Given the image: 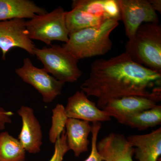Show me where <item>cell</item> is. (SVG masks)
<instances>
[{
    "label": "cell",
    "instance_id": "8",
    "mask_svg": "<svg viewBox=\"0 0 161 161\" xmlns=\"http://www.w3.org/2000/svg\"><path fill=\"white\" fill-rule=\"evenodd\" d=\"M19 47L35 56L36 47L30 38L26 21L23 19H13L0 22V49L3 58L10 49Z\"/></svg>",
    "mask_w": 161,
    "mask_h": 161
},
{
    "label": "cell",
    "instance_id": "13",
    "mask_svg": "<svg viewBox=\"0 0 161 161\" xmlns=\"http://www.w3.org/2000/svg\"><path fill=\"white\" fill-rule=\"evenodd\" d=\"M127 139L135 147V158L139 161H159L161 155V128L148 134L129 136Z\"/></svg>",
    "mask_w": 161,
    "mask_h": 161
},
{
    "label": "cell",
    "instance_id": "2",
    "mask_svg": "<svg viewBox=\"0 0 161 161\" xmlns=\"http://www.w3.org/2000/svg\"><path fill=\"white\" fill-rule=\"evenodd\" d=\"M119 24V21L109 19L100 26L71 34L62 47L78 60L106 54L113 45L110 35Z\"/></svg>",
    "mask_w": 161,
    "mask_h": 161
},
{
    "label": "cell",
    "instance_id": "5",
    "mask_svg": "<svg viewBox=\"0 0 161 161\" xmlns=\"http://www.w3.org/2000/svg\"><path fill=\"white\" fill-rule=\"evenodd\" d=\"M65 13L61 7L50 13L37 15L26 21V29L31 40H38L51 46L53 41L67 43L69 34L65 21Z\"/></svg>",
    "mask_w": 161,
    "mask_h": 161
},
{
    "label": "cell",
    "instance_id": "19",
    "mask_svg": "<svg viewBox=\"0 0 161 161\" xmlns=\"http://www.w3.org/2000/svg\"><path fill=\"white\" fill-rule=\"evenodd\" d=\"M161 124V106L156 105L150 109L145 110L132 115L125 125L140 130H147Z\"/></svg>",
    "mask_w": 161,
    "mask_h": 161
},
{
    "label": "cell",
    "instance_id": "1",
    "mask_svg": "<svg viewBox=\"0 0 161 161\" xmlns=\"http://www.w3.org/2000/svg\"><path fill=\"white\" fill-rule=\"evenodd\" d=\"M80 89L87 97L97 98L100 109L110 101L125 96H142L158 103L161 100V73L136 63L124 52L94 61Z\"/></svg>",
    "mask_w": 161,
    "mask_h": 161
},
{
    "label": "cell",
    "instance_id": "15",
    "mask_svg": "<svg viewBox=\"0 0 161 161\" xmlns=\"http://www.w3.org/2000/svg\"><path fill=\"white\" fill-rule=\"evenodd\" d=\"M47 13L30 0H0V22L13 19H33Z\"/></svg>",
    "mask_w": 161,
    "mask_h": 161
},
{
    "label": "cell",
    "instance_id": "22",
    "mask_svg": "<svg viewBox=\"0 0 161 161\" xmlns=\"http://www.w3.org/2000/svg\"><path fill=\"white\" fill-rule=\"evenodd\" d=\"M101 128V123L97 122L93 124L91 131L92 134V150L88 157L84 161H103L96 147L98 133Z\"/></svg>",
    "mask_w": 161,
    "mask_h": 161
},
{
    "label": "cell",
    "instance_id": "9",
    "mask_svg": "<svg viewBox=\"0 0 161 161\" xmlns=\"http://www.w3.org/2000/svg\"><path fill=\"white\" fill-rule=\"evenodd\" d=\"M65 110L68 118L86 121L93 124L111 120L109 115L98 108L81 91H77L68 98Z\"/></svg>",
    "mask_w": 161,
    "mask_h": 161
},
{
    "label": "cell",
    "instance_id": "18",
    "mask_svg": "<svg viewBox=\"0 0 161 161\" xmlns=\"http://www.w3.org/2000/svg\"><path fill=\"white\" fill-rule=\"evenodd\" d=\"M26 152L18 139L7 131L0 133V161H25Z\"/></svg>",
    "mask_w": 161,
    "mask_h": 161
},
{
    "label": "cell",
    "instance_id": "12",
    "mask_svg": "<svg viewBox=\"0 0 161 161\" xmlns=\"http://www.w3.org/2000/svg\"><path fill=\"white\" fill-rule=\"evenodd\" d=\"M104 161H133L135 148L125 136L112 132L96 145Z\"/></svg>",
    "mask_w": 161,
    "mask_h": 161
},
{
    "label": "cell",
    "instance_id": "4",
    "mask_svg": "<svg viewBox=\"0 0 161 161\" xmlns=\"http://www.w3.org/2000/svg\"><path fill=\"white\" fill-rule=\"evenodd\" d=\"M34 53L43 64V69L63 83L75 82L82 75L78 66V60L62 46L36 47Z\"/></svg>",
    "mask_w": 161,
    "mask_h": 161
},
{
    "label": "cell",
    "instance_id": "6",
    "mask_svg": "<svg viewBox=\"0 0 161 161\" xmlns=\"http://www.w3.org/2000/svg\"><path fill=\"white\" fill-rule=\"evenodd\" d=\"M15 73L26 83L34 87L42 95L45 103H50L62 93L64 84L51 76L43 68L36 67L30 58H25L23 66Z\"/></svg>",
    "mask_w": 161,
    "mask_h": 161
},
{
    "label": "cell",
    "instance_id": "11",
    "mask_svg": "<svg viewBox=\"0 0 161 161\" xmlns=\"http://www.w3.org/2000/svg\"><path fill=\"white\" fill-rule=\"evenodd\" d=\"M157 103L152 99L142 96H125L110 101L103 110L110 117H114L119 123L125 125L131 116L152 108Z\"/></svg>",
    "mask_w": 161,
    "mask_h": 161
},
{
    "label": "cell",
    "instance_id": "23",
    "mask_svg": "<svg viewBox=\"0 0 161 161\" xmlns=\"http://www.w3.org/2000/svg\"><path fill=\"white\" fill-rule=\"evenodd\" d=\"M14 113L0 107V131L5 130L8 124L12 122L11 116Z\"/></svg>",
    "mask_w": 161,
    "mask_h": 161
},
{
    "label": "cell",
    "instance_id": "10",
    "mask_svg": "<svg viewBox=\"0 0 161 161\" xmlns=\"http://www.w3.org/2000/svg\"><path fill=\"white\" fill-rule=\"evenodd\" d=\"M18 114L22 121L18 140L26 152L33 154L38 153L41 150L43 133L34 111L31 107L23 105L18 110Z\"/></svg>",
    "mask_w": 161,
    "mask_h": 161
},
{
    "label": "cell",
    "instance_id": "20",
    "mask_svg": "<svg viewBox=\"0 0 161 161\" xmlns=\"http://www.w3.org/2000/svg\"><path fill=\"white\" fill-rule=\"evenodd\" d=\"M68 118L63 105L58 104L53 109L52 125L49 132V140L52 143L55 144L65 130Z\"/></svg>",
    "mask_w": 161,
    "mask_h": 161
},
{
    "label": "cell",
    "instance_id": "3",
    "mask_svg": "<svg viewBox=\"0 0 161 161\" xmlns=\"http://www.w3.org/2000/svg\"><path fill=\"white\" fill-rule=\"evenodd\" d=\"M126 53L136 63L161 73V26L145 23L126 43Z\"/></svg>",
    "mask_w": 161,
    "mask_h": 161
},
{
    "label": "cell",
    "instance_id": "21",
    "mask_svg": "<svg viewBox=\"0 0 161 161\" xmlns=\"http://www.w3.org/2000/svg\"><path fill=\"white\" fill-rule=\"evenodd\" d=\"M54 144V151L49 161H63L64 155L70 150L67 142L65 129Z\"/></svg>",
    "mask_w": 161,
    "mask_h": 161
},
{
    "label": "cell",
    "instance_id": "14",
    "mask_svg": "<svg viewBox=\"0 0 161 161\" xmlns=\"http://www.w3.org/2000/svg\"><path fill=\"white\" fill-rule=\"evenodd\" d=\"M67 142L70 150L76 157L88 150L90 142L88 136L92 126L86 121L68 118L65 126Z\"/></svg>",
    "mask_w": 161,
    "mask_h": 161
},
{
    "label": "cell",
    "instance_id": "17",
    "mask_svg": "<svg viewBox=\"0 0 161 161\" xmlns=\"http://www.w3.org/2000/svg\"><path fill=\"white\" fill-rule=\"evenodd\" d=\"M65 21L70 35L86 28L100 26L107 20L82 9L73 8L70 11L65 12Z\"/></svg>",
    "mask_w": 161,
    "mask_h": 161
},
{
    "label": "cell",
    "instance_id": "16",
    "mask_svg": "<svg viewBox=\"0 0 161 161\" xmlns=\"http://www.w3.org/2000/svg\"><path fill=\"white\" fill-rule=\"evenodd\" d=\"M72 8L82 9L105 20H121L118 0H75Z\"/></svg>",
    "mask_w": 161,
    "mask_h": 161
},
{
    "label": "cell",
    "instance_id": "24",
    "mask_svg": "<svg viewBox=\"0 0 161 161\" xmlns=\"http://www.w3.org/2000/svg\"><path fill=\"white\" fill-rule=\"evenodd\" d=\"M153 9L156 12H161V0H150L149 1Z\"/></svg>",
    "mask_w": 161,
    "mask_h": 161
},
{
    "label": "cell",
    "instance_id": "7",
    "mask_svg": "<svg viewBox=\"0 0 161 161\" xmlns=\"http://www.w3.org/2000/svg\"><path fill=\"white\" fill-rule=\"evenodd\" d=\"M121 20L128 39L134 36L139 27L145 23H159L156 12L147 0H118Z\"/></svg>",
    "mask_w": 161,
    "mask_h": 161
}]
</instances>
